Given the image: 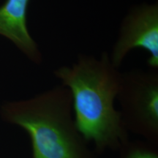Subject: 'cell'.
<instances>
[{
    "label": "cell",
    "mask_w": 158,
    "mask_h": 158,
    "mask_svg": "<svg viewBox=\"0 0 158 158\" xmlns=\"http://www.w3.org/2000/svg\"><path fill=\"white\" fill-rule=\"evenodd\" d=\"M54 75L70 91L77 128L86 141L93 143L95 153L118 152L129 135L114 106L122 72L107 51L99 58L79 54L75 63L59 67Z\"/></svg>",
    "instance_id": "1"
},
{
    "label": "cell",
    "mask_w": 158,
    "mask_h": 158,
    "mask_svg": "<svg viewBox=\"0 0 158 158\" xmlns=\"http://www.w3.org/2000/svg\"><path fill=\"white\" fill-rule=\"evenodd\" d=\"M5 115L29 134L32 158H97L77 128L70 92L62 84L8 105Z\"/></svg>",
    "instance_id": "2"
},
{
    "label": "cell",
    "mask_w": 158,
    "mask_h": 158,
    "mask_svg": "<svg viewBox=\"0 0 158 158\" xmlns=\"http://www.w3.org/2000/svg\"><path fill=\"white\" fill-rule=\"evenodd\" d=\"M116 100L128 133L158 146V69L133 68L122 73Z\"/></svg>",
    "instance_id": "3"
},
{
    "label": "cell",
    "mask_w": 158,
    "mask_h": 158,
    "mask_svg": "<svg viewBox=\"0 0 158 158\" xmlns=\"http://www.w3.org/2000/svg\"><path fill=\"white\" fill-rule=\"evenodd\" d=\"M143 49L149 54V68L158 69V4L143 3L129 10L122 20L109 57L119 68L131 51Z\"/></svg>",
    "instance_id": "4"
},
{
    "label": "cell",
    "mask_w": 158,
    "mask_h": 158,
    "mask_svg": "<svg viewBox=\"0 0 158 158\" xmlns=\"http://www.w3.org/2000/svg\"><path fill=\"white\" fill-rule=\"evenodd\" d=\"M29 0H6L0 7V35L16 45L29 59L40 64L43 56L27 27Z\"/></svg>",
    "instance_id": "5"
},
{
    "label": "cell",
    "mask_w": 158,
    "mask_h": 158,
    "mask_svg": "<svg viewBox=\"0 0 158 158\" xmlns=\"http://www.w3.org/2000/svg\"><path fill=\"white\" fill-rule=\"evenodd\" d=\"M119 158H158V146L144 140L129 139L118 150Z\"/></svg>",
    "instance_id": "6"
}]
</instances>
